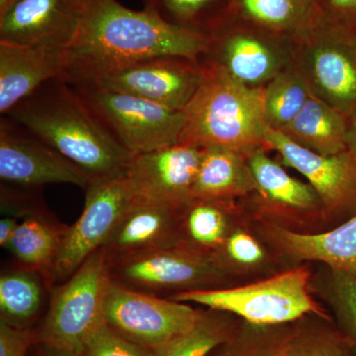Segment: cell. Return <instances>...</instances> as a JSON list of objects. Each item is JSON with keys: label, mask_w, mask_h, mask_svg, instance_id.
<instances>
[{"label": "cell", "mask_w": 356, "mask_h": 356, "mask_svg": "<svg viewBox=\"0 0 356 356\" xmlns=\"http://www.w3.org/2000/svg\"><path fill=\"white\" fill-rule=\"evenodd\" d=\"M145 8L168 24L212 36L228 20L232 0H143Z\"/></svg>", "instance_id": "cell-27"}, {"label": "cell", "mask_w": 356, "mask_h": 356, "mask_svg": "<svg viewBox=\"0 0 356 356\" xmlns=\"http://www.w3.org/2000/svg\"><path fill=\"white\" fill-rule=\"evenodd\" d=\"M225 312L203 311L197 323L189 331L177 337L154 356H208L215 348L226 343L236 327Z\"/></svg>", "instance_id": "cell-29"}, {"label": "cell", "mask_w": 356, "mask_h": 356, "mask_svg": "<svg viewBox=\"0 0 356 356\" xmlns=\"http://www.w3.org/2000/svg\"><path fill=\"white\" fill-rule=\"evenodd\" d=\"M348 120L341 111L311 95L301 112L280 132L299 146L331 156L346 151Z\"/></svg>", "instance_id": "cell-21"}, {"label": "cell", "mask_w": 356, "mask_h": 356, "mask_svg": "<svg viewBox=\"0 0 356 356\" xmlns=\"http://www.w3.org/2000/svg\"><path fill=\"white\" fill-rule=\"evenodd\" d=\"M81 356H154L153 351L131 343L110 329L100 325L84 344Z\"/></svg>", "instance_id": "cell-33"}, {"label": "cell", "mask_w": 356, "mask_h": 356, "mask_svg": "<svg viewBox=\"0 0 356 356\" xmlns=\"http://www.w3.org/2000/svg\"><path fill=\"white\" fill-rule=\"evenodd\" d=\"M202 156L203 147L179 142L133 156L126 175L135 195L179 207L191 199Z\"/></svg>", "instance_id": "cell-15"}, {"label": "cell", "mask_w": 356, "mask_h": 356, "mask_svg": "<svg viewBox=\"0 0 356 356\" xmlns=\"http://www.w3.org/2000/svg\"><path fill=\"white\" fill-rule=\"evenodd\" d=\"M264 149L266 147H257L247 154L257 191L262 197L293 209L312 210L322 206L310 184L292 177L280 163L269 158Z\"/></svg>", "instance_id": "cell-25"}, {"label": "cell", "mask_w": 356, "mask_h": 356, "mask_svg": "<svg viewBox=\"0 0 356 356\" xmlns=\"http://www.w3.org/2000/svg\"><path fill=\"white\" fill-rule=\"evenodd\" d=\"M37 346H39L37 356H81L79 353L58 350V348H50V346H43V344H37Z\"/></svg>", "instance_id": "cell-39"}, {"label": "cell", "mask_w": 356, "mask_h": 356, "mask_svg": "<svg viewBox=\"0 0 356 356\" xmlns=\"http://www.w3.org/2000/svg\"><path fill=\"white\" fill-rule=\"evenodd\" d=\"M202 313L188 303L138 291L112 280L104 303V321L110 329L153 353L189 331Z\"/></svg>", "instance_id": "cell-9"}, {"label": "cell", "mask_w": 356, "mask_h": 356, "mask_svg": "<svg viewBox=\"0 0 356 356\" xmlns=\"http://www.w3.org/2000/svg\"><path fill=\"white\" fill-rule=\"evenodd\" d=\"M77 1L83 2H83L86 1V0H77Z\"/></svg>", "instance_id": "cell-41"}, {"label": "cell", "mask_w": 356, "mask_h": 356, "mask_svg": "<svg viewBox=\"0 0 356 356\" xmlns=\"http://www.w3.org/2000/svg\"><path fill=\"white\" fill-rule=\"evenodd\" d=\"M316 16L315 0H232L226 24L243 23L293 38Z\"/></svg>", "instance_id": "cell-23"}, {"label": "cell", "mask_w": 356, "mask_h": 356, "mask_svg": "<svg viewBox=\"0 0 356 356\" xmlns=\"http://www.w3.org/2000/svg\"><path fill=\"white\" fill-rule=\"evenodd\" d=\"M346 144V151L353 156V158L356 161V114L348 120Z\"/></svg>", "instance_id": "cell-38"}, {"label": "cell", "mask_w": 356, "mask_h": 356, "mask_svg": "<svg viewBox=\"0 0 356 356\" xmlns=\"http://www.w3.org/2000/svg\"><path fill=\"white\" fill-rule=\"evenodd\" d=\"M4 116L92 177L127 173L132 154L103 127L64 76L43 84Z\"/></svg>", "instance_id": "cell-2"}, {"label": "cell", "mask_w": 356, "mask_h": 356, "mask_svg": "<svg viewBox=\"0 0 356 356\" xmlns=\"http://www.w3.org/2000/svg\"><path fill=\"white\" fill-rule=\"evenodd\" d=\"M65 81L103 127L132 156L179 143L184 127V111H175L92 81Z\"/></svg>", "instance_id": "cell-7"}, {"label": "cell", "mask_w": 356, "mask_h": 356, "mask_svg": "<svg viewBox=\"0 0 356 356\" xmlns=\"http://www.w3.org/2000/svg\"><path fill=\"white\" fill-rule=\"evenodd\" d=\"M42 274L20 266L0 276V321L18 329H30L42 310L44 292L51 290Z\"/></svg>", "instance_id": "cell-24"}, {"label": "cell", "mask_w": 356, "mask_h": 356, "mask_svg": "<svg viewBox=\"0 0 356 356\" xmlns=\"http://www.w3.org/2000/svg\"><path fill=\"white\" fill-rule=\"evenodd\" d=\"M276 236L292 259L323 262L332 270L356 277V214L324 233L303 234L278 229Z\"/></svg>", "instance_id": "cell-19"}, {"label": "cell", "mask_w": 356, "mask_h": 356, "mask_svg": "<svg viewBox=\"0 0 356 356\" xmlns=\"http://www.w3.org/2000/svg\"><path fill=\"white\" fill-rule=\"evenodd\" d=\"M108 264L112 280L159 296L218 288L226 277V266L216 255L182 245L116 257Z\"/></svg>", "instance_id": "cell-8"}, {"label": "cell", "mask_w": 356, "mask_h": 356, "mask_svg": "<svg viewBox=\"0 0 356 356\" xmlns=\"http://www.w3.org/2000/svg\"><path fill=\"white\" fill-rule=\"evenodd\" d=\"M84 191L83 212L67 226L60 243L51 273V287L70 278L102 248L135 195L127 175L92 177Z\"/></svg>", "instance_id": "cell-10"}, {"label": "cell", "mask_w": 356, "mask_h": 356, "mask_svg": "<svg viewBox=\"0 0 356 356\" xmlns=\"http://www.w3.org/2000/svg\"><path fill=\"white\" fill-rule=\"evenodd\" d=\"M210 37L168 24L146 9L117 0H86L74 39L65 48V79H89L159 57L200 62Z\"/></svg>", "instance_id": "cell-1"}, {"label": "cell", "mask_w": 356, "mask_h": 356, "mask_svg": "<svg viewBox=\"0 0 356 356\" xmlns=\"http://www.w3.org/2000/svg\"><path fill=\"white\" fill-rule=\"evenodd\" d=\"M247 324L208 356H287L292 331L282 327L285 325Z\"/></svg>", "instance_id": "cell-30"}, {"label": "cell", "mask_w": 356, "mask_h": 356, "mask_svg": "<svg viewBox=\"0 0 356 356\" xmlns=\"http://www.w3.org/2000/svg\"><path fill=\"white\" fill-rule=\"evenodd\" d=\"M13 0H0V9L3 8L6 6H8L10 2H13Z\"/></svg>", "instance_id": "cell-40"}, {"label": "cell", "mask_w": 356, "mask_h": 356, "mask_svg": "<svg viewBox=\"0 0 356 356\" xmlns=\"http://www.w3.org/2000/svg\"><path fill=\"white\" fill-rule=\"evenodd\" d=\"M83 6L77 0H13L0 9V43L67 48L79 28Z\"/></svg>", "instance_id": "cell-16"}, {"label": "cell", "mask_w": 356, "mask_h": 356, "mask_svg": "<svg viewBox=\"0 0 356 356\" xmlns=\"http://www.w3.org/2000/svg\"><path fill=\"white\" fill-rule=\"evenodd\" d=\"M0 178L22 188L72 184L86 191L92 177L24 128L0 120Z\"/></svg>", "instance_id": "cell-12"}, {"label": "cell", "mask_w": 356, "mask_h": 356, "mask_svg": "<svg viewBox=\"0 0 356 356\" xmlns=\"http://www.w3.org/2000/svg\"><path fill=\"white\" fill-rule=\"evenodd\" d=\"M293 67L311 95L346 115L356 114V31L316 16L293 37Z\"/></svg>", "instance_id": "cell-4"}, {"label": "cell", "mask_w": 356, "mask_h": 356, "mask_svg": "<svg viewBox=\"0 0 356 356\" xmlns=\"http://www.w3.org/2000/svg\"><path fill=\"white\" fill-rule=\"evenodd\" d=\"M19 219L14 217L6 216L0 221V245L1 248H6L13 238L16 229L19 226Z\"/></svg>", "instance_id": "cell-37"}, {"label": "cell", "mask_w": 356, "mask_h": 356, "mask_svg": "<svg viewBox=\"0 0 356 356\" xmlns=\"http://www.w3.org/2000/svg\"><path fill=\"white\" fill-rule=\"evenodd\" d=\"M325 301L331 307L341 334L356 355V277L329 268L324 282Z\"/></svg>", "instance_id": "cell-31"}, {"label": "cell", "mask_w": 356, "mask_h": 356, "mask_svg": "<svg viewBox=\"0 0 356 356\" xmlns=\"http://www.w3.org/2000/svg\"><path fill=\"white\" fill-rule=\"evenodd\" d=\"M309 280L310 273L300 267L245 286L192 290L168 298L225 312L255 325H288L308 315L325 318L309 292Z\"/></svg>", "instance_id": "cell-6"}, {"label": "cell", "mask_w": 356, "mask_h": 356, "mask_svg": "<svg viewBox=\"0 0 356 356\" xmlns=\"http://www.w3.org/2000/svg\"><path fill=\"white\" fill-rule=\"evenodd\" d=\"M317 15L356 31V0H315Z\"/></svg>", "instance_id": "cell-36"}, {"label": "cell", "mask_w": 356, "mask_h": 356, "mask_svg": "<svg viewBox=\"0 0 356 356\" xmlns=\"http://www.w3.org/2000/svg\"><path fill=\"white\" fill-rule=\"evenodd\" d=\"M257 191L247 154L222 147H203L191 198L231 200Z\"/></svg>", "instance_id": "cell-20"}, {"label": "cell", "mask_w": 356, "mask_h": 356, "mask_svg": "<svg viewBox=\"0 0 356 356\" xmlns=\"http://www.w3.org/2000/svg\"><path fill=\"white\" fill-rule=\"evenodd\" d=\"M215 255L218 259L227 257L236 264H254L264 259V252L252 236L238 231L227 236Z\"/></svg>", "instance_id": "cell-34"}, {"label": "cell", "mask_w": 356, "mask_h": 356, "mask_svg": "<svg viewBox=\"0 0 356 356\" xmlns=\"http://www.w3.org/2000/svg\"><path fill=\"white\" fill-rule=\"evenodd\" d=\"M202 77L184 110L180 143L222 147L248 154L264 147V88L236 81L211 63L201 62Z\"/></svg>", "instance_id": "cell-3"}, {"label": "cell", "mask_w": 356, "mask_h": 356, "mask_svg": "<svg viewBox=\"0 0 356 356\" xmlns=\"http://www.w3.org/2000/svg\"><path fill=\"white\" fill-rule=\"evenodd\" d=\"M203 57L238 83L262 88L291 65L293 38L254 26L229 22L210 36Z\"/></svg>", "instance_id": "cell-11"}, {"label": "cell", "mask_w": 356, "mask_h": 356, "mask_svg": "<svg viewBox=\"0 0 356 356\" xmlns=\"http://www.w3.org/2000/svg\"><path fill=\"white\" fill-rule=\"evenodd\" d=\"M264 147L274 149L285 165L308 180L327 212L350 217L356 214V161L348 151L324 156L270 128H266Z\"/></svg>", "instance_id": "cell-14"}, {"label": "cell", "mask_w": 356, "mask_h": 356, "mask_svg": "<svg viewBox=\"0 0 356 356\" xmlns=\"http://www.w3.org/2000/svg\"><path fill=\"white\" fill-rule=\"evenodd\" d=\"M229 201L191 198L184 203L180 207V245L216 254L228 236V210L225 206Z\"/></svg>", "instance_id": "cell-26"}, {"label": "cell", "mask_w": 356, "mask_h": 356, "mask_svg": "<svg viewBox=\"0 0 356 356\" xmlns=\"http://www.w3.org/2000/svg\"><path fill=\"white\" fill-rule=\"evenodd\" d=\"M67 229L43 208L20 222L6 248L20 266L42 274L51 286V270Z\"/></svg>", "instance_id": "cell-22"}, {"label": "cell", "mask_w": 356, "mask_h": 356, "mask_svg": "<svg viewBox=\"0 0 356 356\" xmlns=\"http://www.w3.org/2000/svg\"><path fill=\"white\" fill-rule=\"evenodd\" d=\"M32 346H35L34 332L0 321V356H27Z\"/></svg>", "instance_id": "cell-35"}, {"label": "cell", "mask_w": 356, "mask_h": 356, "mask_svg": "<svg viewBox=\"0 0 356 356\" xmlns=\"http://www.w3.org/2000/svg\"><path fill=\"white\" fill-rule=\"evenodd\" d=\"M298 72L289 65L264 88V118L267 128L280 131L301 112L311 96Z\"/></svg>", "instance_id": "cell-28"}, {"label": "cell", "mask_w": 356, "mask_h": 356, "mask_svg": "<svg viewBox=\"0 0 356 356\" xmlns=\"http://www.w3.org/2000/svg\"><path fill=\"white\" fill-rule=\"evenodd\" d=\"M180 207L134 195L100 250L110 261L180 245Z\"/></svg>", "instance_id": "cell-17"}, {"label": "cell", "mask_w": 356, "mask_h": 356, "mask_svg": "<svg viewBox=\"0 0 356 356\" xmlns=\"http://www.w3.org/2000/svg\"><path fill=\"white\" fill-rule=\"evenodd\" d=\"M111 275L102 250L64 282L51 287L48 311L35 344L81 353L91 334L104 324V303Z\"/></svg>", "instance_id": "cell-5"}, {"label": "cell", "mask_w": 356, "mask_h": 356, "mask_svg": "<svg viewBox=\"0 0 356 356\" xmlns=\"http://www.w3.org/2000/svg\"><path fill=\"white\" fill-rule=\"evenodd\" d=\"M202 77L200 62L178 57L142 60L105 72L88 81L123 91L175 111H184L195 95Z\"/></svg>", "instance_id": "cell-13"}, {"label": "cell", "mask_w": 356, "mask_h": 356, "mask_svg": "<svg viewBox=\"0 0 356 356\" xmlns=\"http://www.w3.org/2000/svg\"><path fill=\"white\" fill-rule=\"evenodd\" d=\"M287 356H356L341 332L327 327H300L292 331Z\"/></svg>", "instance_id": "cell-32"}, {"label": "cell", "mask_w": 356, "mask_h": 356, "mask_svg": "<svg viewBox=\"0 0 356 356\" xmlns=\"http://www.w3.org/2000/svg\"><path fill=\"white\" fill-rule=\"evenodd\" d=\"M65 67L60 44L0 43V113L4 116L43 84L64 76Z\"/></svg>", "instance_id": "cell-18"}]
</instances>
